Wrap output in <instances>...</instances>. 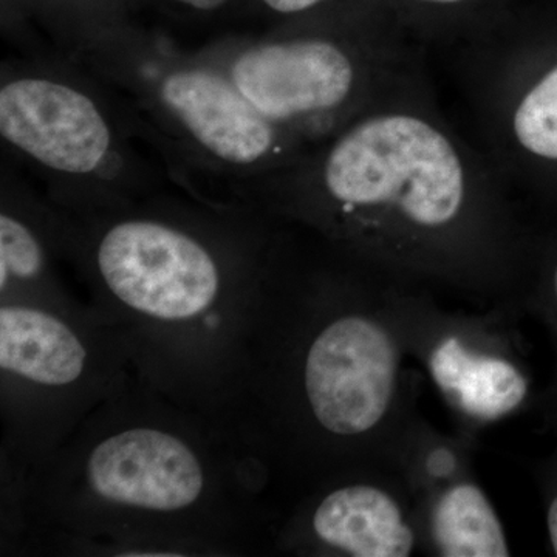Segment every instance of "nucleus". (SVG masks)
<instances>
[{
  "label": "nucleus",
  "mask_w": 557,
  "mask_h": 557,
  "mask_svg": "<svg viewBox=\"0 0 557 557\" xmlns=\"http://www.w3.org/2000/svg\"><path fill=\"white\" fill-rule=\"evenodd\" d=\"M313 530L324 544L357 557H406L416 545L397 502L369 485L330 493L314 511Z\"/></svg>",
  "instance_id": "9d476101"
},
{
  "label": "nucleus",
  "mask_w": 557,
  "mask_h": 557,
  "mask_svg": "<svg viewBox=\"0 0 557 557\" xmlns=\"http://www.w3.org/2000/svg\"><path fill=\"white\" fill-rule=\"evenodd\" d=\"M511 127L520 148L537 159L557 161V65L520 98Z\"/></svg>",
  "instance_id": "4468645a"
},
{
  "label": "nucleus",
  "mask_w": 557,
  "mask_h": 557,
  "mask_svg": "<svg viewBox=\"0 0 557 557\" xmlns=\"http://www.w3.org/2000/svg\"><path fill=\"white\" fill-rule=\"evenodd\" d=\"M163 2L183 16L214 20L228 14L230 11L242 9L251 0H163Z\"/></svg>",
  "instance_id": "2eb2a0df"
},
{
  "label": "nucleus",
  "mask_w": 557,
  "mask_h": 557,
  "mask_svg": "<svg viewBox=\"0 0 557 557\" xmlns=\"http://www.w3.org/2000/svg\"><path fill=\"white\" fill-rule=\"evenodd\" d=\"M20 166L2 156L0 166V292L42 287L51 255L67 249L69 214L36 188Z\"/></svg>",
  "instance_id": "6e6552de"
},
{
  "label": "nucleus",
  "mask_w": 557,
  "mask_h": 557,
  "mask_svg": "<svg viewBox=\"0 0 557 557\" xmlns=\"http://www.w3.org/2000/svg\"><path fill=\"white\" fill-rule=\"evenodd\" d=\"M54 49L76 57L104 36L129 24L126 0H36Z\"/></svg>",
  "instance_id": "ddd939ff"
},
{
  "label": "nucleus",
  "mask_w": 557,
  "mask_h": 557,
  "mask_svg": "<svg viewBox=\"0 0 557 557\" xmlns=\"http://www.w3.org/2000/svg\"><path fill=\"white\" fill-rule=\"evenodd\" d=\"M76 58L119 98L172 185L196 199L251 207L263 183L311 150L196 50L159 33L126 24Z\"/></svg>",
  "instance_id": "f257e3e1"
},
{
  "label": "nucleus",
  "mask_w": 557,
  "mask_h": 557,
  "mask_svg": "<svg viewBox=\"0 0 557 557\" xmlns=\"http://www.w3.org/2000/svg\"><path fill=\"white\" fill-rule=\"evenodd\" d=\"M548 530L549 537H552L553 549H555L557 556V497L553 500L552 507H549Z\"/></svg>",
  "instance_id": "f3484780"
},
{
  "label": "nucleus",
  "mask_w": 557,
  "mask_h": 557,
  "mask_svg": "<svg viewBox=\"0 0 557 557\" xmlns=\"http://www.w3.org/2000/svg\"><path fill=\"white\" fill-rule=\"evenodd\" d=\"M469 172L440 127L406 112L358 115L260 186L255 205L318 220L440 231L467 209Z\"/></svg>",
  "instance_id": "20e7f679"
},
{
  "label": "nucleus",
  "mask_w": 557,
  "mask_h": 557,
  "mask_svg": "<svg viewBox=\"0 0 557 557\" xmlns=\"http://www.w3.org/2000/svg\"><path fill=\"white\" fill-rule=\"evenodd\" d=\"M432 379L453 395L469 416H507L525 398L528 386L522 373L507 359L474 354L460 339L440 343L429 359Z\"/></svg>",
  "instance_id": "9b49d317"
},
{
  "label": "nucleus",
  "mask_w": 557,
  "mask_h": 557,
  "mask_svg": "<svg viewBox=\"0 0 557 557\" xmlns=\"http://www.w3.org/2000/svg\"><path fill=\"white\" fill-rule=\"evenodd\" d=\"M87 350L61 318L27 304L0 307V369L36 386L65 387L83 376Z\"/></svg>",
  "instance_id": "1a4fd4ad"
},
{
  "label": "nucleus",
  "mask_w": 557,
  "mask_h": 557,
  "mask_svg": "<svg viewBox=\"0 0 557 557\" xmlns=\"http://www.w3.org/2000/svg\"><path fill=\"white\" fill-rule=\"evenodd\" d=\"M432 534L442 556H509L493 505L482 490L469 483L450 487L440 497L432 515Z\"/></svg>",
  "instance_id": "f8f14e48"
},
{
  "label": "nucleus",
  "mask_w": 557,
  "mask_h": 557,
  "mask_svg": "<svg viewBox=\"0 0 557 557\" xmlns=\"http://www.w3.org/2000/svg\"><path fill=\"white\" fill-rule=\"evenodd\" d=\"M258 2L271 14L281 17H295L317 10L327 0H258Z\"/></svg>",
  "instance_id": "dca6fc26"
},
{
  "label": "nucleus",
  "mask_w": 557,
  "mask_h": 557,
  "mask_svg": "<svg viewBox=\"0 0 557 557\" xmlns=\"http://www.w3.org/2000/svg\"><path fill=\"white\" fill-rule=\"evenodd\" d=\"M0 143L2 156L70 214L126 207L174 186L113 91L54 47L2 62Z\"/></svg>",
  "instance_id": "f03ea898"
},
{
  "label": "nucleus",
  "mask_w": 557,
  "mask_h": 557,
  "mask_svg": "<svg viewBox=\"0 0 557 557\" xmlns=\"http://www.w3.org/2000/svg\"><path fill=\"white\" fill-rule=\"evenodd\" d=\"M86 482L95 497L116 507L178 512L203 496L207 474L200 458L177 435L134 428L91 449Z\"/></svg>",
  "instance_id": "0eeeda50"
},
{
  "label": "nucleus",
  "mask_w": 557,
  "mask_h": 557,
  "mask_svg": "<svg viewBox=\"0 0 557 557\" xmlns=\"http://www.w3.org/2000/svg\"><path fill=\"white\" fill-rule=\"evenodd\" d=\"M556 289H557V270H556Z\"/></svg>",
  "instance_id": "6ab92c4d"
},
{
  "label": "nucleus",
  "mask_w": 557,
  "mask_h": 557,
  "mask_svg": "<svg viewBox=\"0 0 557 557\" xmlns=\"http://www.w3.org/2000/svg\"><path fill=\"white\" fill-rule=\"evenodd\" d=\"M252 207L215 205L166 188L126 207L69 212V251L132 313L188 324L258 274Z\"/></svg>",
  "instance_id": "7ed1b4c3"
},
{
  "label": "nucleus",
  "mask_w": 557,
  "mask_h": 557,
  "mask_svg": "<svg viewBox=\"0 0 557 557\" xmlns=\"http://www.w3.org/2000/svg\"><path fill=\"white\" fill-rule=\"evenodd\" d=\"M196 51L263 119L309 149L357 119L368 90L364 54L332 32L230 36Z\"/></svg>",
  "instance_id": "39448f33"
},
{
  "label": "nucleus",
  "mask_w": 557,
  "mask_h": 557,
  "mask_svg": "<svg viewBox=\"0 0 557 557\" xmlns=\"http://www.w3.org/2000/svg\"><path fill=\"white\" fill-rule=\"evenodd\" d=\"M423 2H431V3H460V2H465V0H423Z\"/></svg>",
  "instance_id": "a211bd4d"
},
{
  "label": "nucleus",
  "mask_w": 557,
  "mask_h": 557,
  "mask_svg": "<svg viewBox=\"0 0 557 557\" xmlns=\"http://www.w3.org/2000/svg\"><path fill=\"white\" fill-rule=\"evenodd\" d=\"M398 351L372 319H335L310 344L304 364L307 401L336 437L364 434L383 420L395 392Z\"/></svg>",
  "instance_id": "423d86ee"
}]
</instances>
